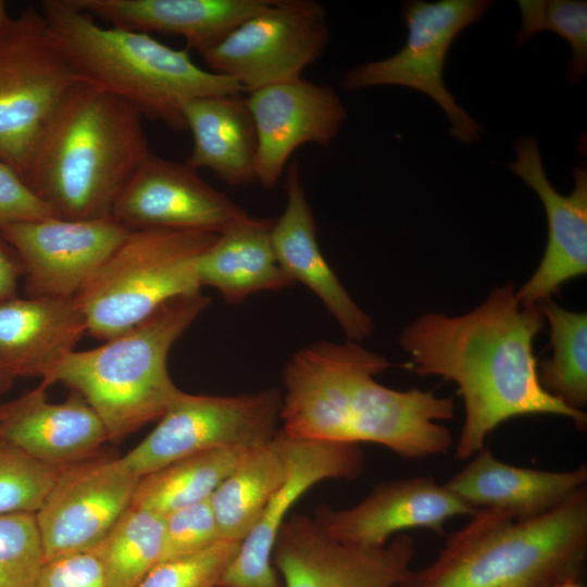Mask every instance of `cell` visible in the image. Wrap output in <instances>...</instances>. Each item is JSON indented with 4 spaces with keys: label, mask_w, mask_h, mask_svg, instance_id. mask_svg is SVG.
I'll return each mask as SVG.
<instances>
[{
    "label": "cell",
    "mask_w": 587,
    "mask_h": 587,
    "mask_svg": "<svg viewBox=\"0 0 587 587\" xmlns=\"http://www.w3.org/2000/svg\"><path fill=\"white\" fill-rule=\"evenodd\" d=\"M545 321L539 304L522 305L509 283L463 315L425 313L402 330L400 346L414 372L454 382L463 397L457 460L476 454L495 428L517 416H563L586 429L587 414L569 408L539 383L534 340Z\"/></svg>",
    "instance_id": "obj_1"
},
{
    "label": "cell",
    "mask_w": 587,
    "mask_h": 587,
    "mask_svg": "<svg viewBox=\"0 0 587 587\" xmlns=\"http://www.w3.org/2000/svg\"><path fill=\"white\" fill-rule=\"evenodd\" d=\"M390 364L359 342L317 341L284 370L280 430L300 439L384 446L404 459L446 453L452 436L451 398L432 390H396L374 378Z\"/></svg>",
    "instance_id": "obj_2"
},
{
    "label": "cell",
    "mask_w": 587,
    "mask_h": 587,
    "mask_svg": "<svg viewBox=\"0 0 587 587\" xmlns=\"http://www.w3.org/2000/svg\"><path fill=\"white\" fill-rule=\"evenodd\" d=\"M143 116L128 102L80 82L42 134L24 176L58 217H112L114 203L151 152Z\"/></svg>",
    "instance_id": "obj_3"
},
{
    "label": "cell",
    "mask_w": 587,
    "mask_h": 587,
    "mask_svg": "<svg viewBox=\"0 0 587 587\" xmlns=\"http://www.w3.org/2000/svg\"><path fill=\"white\" fill-rule=\"evenodd\" d=\"M38 9L50 40L83 82L172 129H186L183 108L189 100L243 91L234 78L197 65L187 48L174 49L150 34L101 26L71 0H43Z\"/></svg>",
    "instance_id": "obj_4"
},
{
    "label": "cell",
    "mask_w": 587,
    "mask_h": 587,
    "mask_svg": "<svg viewBox=\"0 0 587 587\" xmlns=\"http://www.w3.org/2000/svg\"><path fill=\"white\" fill-rule=\"evenodd\" d=\"M587 558V486L554 509L516 520L479 509L434 562L399 587H554L579 579Z\"/></svg>",
    "instance_id": "obj_5"
},
{
    "label": "cell",
    "mask_w": 587,
    "mask_h": 587,
    "mask_svg": "<svg viewBox=\"0 0 587 587\" xmlns=\"http://www.w3.org/2000/svg\"><path fill=\"white\" fill-rule=\"evenodd\" d=\"M210 302L201 292L172 299L103 345L73 350L41 384L72 388L101 419L109 440L122 439L159 421L180 394L168 373V353Z\"/></svg>",
    "instance_id": "obj_6"
},
{
    "label": "cell",
    "mask_w": 587,
    "mask_h": 587,
    "mask_svg": "<svg viewBox=\"0 0 587 587\" xmlns=\"http://www.w3.org/2000/svg\"><path fill=\"white\" fill-rule=\"evenodd\" d=\"M216 238L197 230H132L74 297L87 333L109 340L165 302L200 292L198 260Z\"/></svg>",
    "instance_id": "obj_7"
},
{
    "label": "cell",
    "mask_w": 587,
    "mask_h": 587,
    "mask_svg": "<svg viewBox=\"0 0 587 587\" xmlns=\"http://www.w3.org/2000/svg\"><path fill=\"white\" fill-rule=\"evenodd\" d=\"M80 82L39 9L10 17L0 34V160L23 179L42 134Z\"/></svg>",
    "instance_id": "obj_8"
},
{
    "label": "cell",
    "mask_w": 587,
    "mask_h": 587,
    "mask_svg": "<svg viewBox=\"0 0 587 587\" xmlns=\"http://www.w3.org/2000/svg\"><path fill=\"white\" fill-rule=\"evenodd\" d=\"M492 1H408L401 11L408 29L403 48L396 54L353 66L340 85L354 91L375 86H403L432 98L446 113L450 134L463 143L480 139L482 127L457 104L444 82L447 53L454 38L480 20Z\"/></svg>",
    "instance_id": "obj_9"
},
{
    "label": "cell",
    "mask_w": 587,
    "mask_h": 587,
    "mask_svg": "<svg viewBox=\"0 0 587 587\" xmlns=\"http://www.w3.org/2000/svg\"><path fill=\"white\" fill-rule=\"evenodd\" d=\"M282 394L274 388L237 396L180 391L158 425L124 457L142 477L178 459L220 448H252L279 432Z\"/></svg>",
    "instance_id": "obj_10"
},
{
    "label": "cell",
    "mask_w": 587,
    "mask_h": 587,
    "mask_svg": "<svg viewBox=\"0 0 587 587\" xmlns=\"http://www.w3.org/2000/svg\"><path fill=\"white\" fill-rule=\"evenodd\" d=\"M329 25L314 0H273L200 55L212 72L253 90L301 78L324 53Z\"/></svg>",
    "instance_id": "obj_11"
},
{
    "label": "cell",
    "mask_w": 587,
    "mask_h": 587,
    "mask_svg": "<svg viewBox=\"0 0 587 587\" xmlns=\"http://www.w3.org/2000/svg\"><path fill=\"white\" fill-rule=\"evenodd\" d=\"M414 554L400 534L383 546H357L328 536L308 515L288 516L278 530L272 561L283 587H399Z\"/></svg>",
    "instance_id": "obj_12"
},
{
    "label": "cell",
    "mask_w": 587,
    "mask_h": 587,
    "mask_svg": "<svg viewBox=\"0 0 587 587\" xmlns=\"http://www.w3.org/2000/svg\"><path fill=\"white\" fill-rule=\"evenodd\" d=\"M139 479L121 458L61 467L35 513L45 563L90 552L130 507Z\"/></svg>",
    "instance_id": "obj_13"
},
{
    "label": "cell",
    "mask_w": 587,
    "mask_h": 587,
    "mask_svg": "<svg viewBox=\"0 0 587 587\" xmlns=\"http://www.w3.org/2000/svg\"><path fill=\"white\" fill-rule=\"evenodd\" d=\"M132 229L113 217H51L0 227L18 255L27 297L74 298Z\"/></svg>",
    "instance_id": "obj_14"
},
{
    "label": "cell",
    "mask_w": 587,
    "mask_h": 587,
    "mask_svg": "<svg viewBox=\"0 0 587 587\" xmlns=\"http://www.w3.org/2000/svg\"><path fill=\"white\" fill-rule=\"evenodd\" d=\"M125 227L222 234L249 214L186 162L150 152L117 197L111 215Z\"/></svg>",
    "instance_id": "obj_15"
},
{
    "label": "cell",
    "mask_w": 587,
    "mask_h": 587,
    "mask_svg": "<svg viewBox=\"0 0 587 587\" xmlns=\"http://www.w3.org/2000/svg\"><path fill=\"white\" fill-rule=\"evenodd\" d=\"M280 433L287 476L241 541L217 587H283L272 553L290 509L315 484L325 479H355L362 473L364 454L360 445L292 438Z\"/></svg>",
    "instance_id": "obj_16"
},
{
    "label": "cell",
    "mask_w": 587,
    "mask_h": 587,
    "mask_svg": "<svg viewBox=\"0 0 587 587\" xmlns=\"http://www.w3.org/2000/svg\"><path fill=\"white\" fill-rule=\"evenodd\" d=\"M246 102L258 140L257 182L265 189L278 183L298 148L328 146L347 117L330 86L303 77L253 90Z\"/></svg>",
    "instance_id": "obj_17"
},
{
    "label": "cell",
    "mask_w": 587,
    "mask_h": 587,
    "mask_svg": "<svg viewBox=\"0 0 587 587\" xmlns=\"http://www.w3.org/2000/svg\"><path fill=\"white\" fill-rule=\"evenodd\" d=\"M513 148L516 159L509 170L537 193L548 224L542 259L516 291L522 305H532L551 298L564 283L587 272V170L585 163L573 170L574 188L565 196L550 183L534 136L519 137Z\"/></svg>",
    "instance_id": "obj_18"
},
{
    "label": "cell",
    "mask_w": 587,
    "mask_h": 587,
    "mask_svg": "<svg viewBox=\"0 0 587 587\" xmlns=\"http://www.w3.org/2000/svg\"><path fill=\"white\" fill-rule=\"evenodd\" d=\"M475 511L434 477L415 476L380 483L348 509L319 505L314 520L340 542L383 546L395 534L412 528L444 534L449 519Z\"/></svg>",
    "instance_id": "obj_19"
},
{
    "label": "cell",
    "mask_w": 587,
    "mask_h": 587,
    "mask_svg": "<svg viewBox=\"0 0 587 587\" xmlns=\"http://www.w3.org/2000/svg\"><path fill=\"white\" fill-rule=\"evenodd\" d=\"M285 192V209L272 227V243L280 266L294 284H303L321 300L347 340L362 341L373 332L372 319L351 298L321 251L316 221L297 160L286 167Z\"/></svg>",
    "instance_id": "obj_20"
},
{
    "label": "cell",
    "mask_w": 587,
    "mask_h": 587,
    "mask_svg": "<svg viewBox=\"0 0 587 587\" xmlns=\"http://www.w3.org/2000/svg\"><path fill=\"white\" fill-rule=\"evenodd\" d=\"M47 386L10 401L0 420V437L35 460L64 467L91 457L109 440L107 429L87 401L77 392L61 403L47 397Z\"/></svg>",
    "instance_id": "obj_21"
},
{
    "label": "cell",
    "mask_w": 587,
    "mask_h": 587,
    "mask_svg": "<svg viewBox=\"0 0 587 587\" xmlns=\"http://www.w3.org/2000/svg\"><path fill=\"white\" fill-rule=\"evenodd\" d=\"M109 26L183 37L187 49L209 50L273 0H71Z\"/></svg>",
    "instance_id": "obj_22"
},
{
    "label": "cell",
    "mask_w": 587,
    "mask_h": 587,
    "mask_svg": "<svg viewBox=\"0 0 587 587\" xmlns=\"http://www.w3.org/2000/svg\"><path fill=\"white\" fill-rule=\"evenodd\" d=\"M445 486L476 510L496 509L516 520L541 515L587 486L586 465L571 471H542L515 466L497 459L488 448Z\"/></svg>",
    "instance_id": "obj_23"
},
{
    "label": "cell",
    "mask_w": 587,
    "mask_h": 587,
    "mask_svg": "<svg viewBox=\"0 0 587 587\" xmlns=\"http://www.w3.org/2000/svg\"><path fill=\"white\" fill-rule=\"evenodd\" d=\"M87 333L75 298L0 301V363L15 377L42 378Z\"/></svg>",
    "instance_id": "obj_24"
},
{
    "label": "cell",
    "mask_w": 587,
    "mask_h": 587,
    "mask_svg": "<svg viewBox=\"0 0 587 587\" xmlns=\"http://www.w3.org/2000/svg\"><path fill=\"white\" fill-rule=\"evenodd\" d=\"M183 115L192 135L188 165L208 168L234 187L257 182L258 140L246 99L238 95L196 98L185 103Z\"/></svg>",
    "instance_id": "obj_25"
},
{
    "label": "cell",
    "mask_w": 587,
    "mask_h": 587,
    "mask_svg": "<svg viewBox=\"0 0 587 587\" xmlns=\"http://www.w3.org/2000/svg\"><path fill=\"white\" fill-rule=\"evenodd\" d=\"M273 223L274 220L249 215L217 235L198 260L200 286L216 289L230 304L240 303L260 291L291 287L294 282L274 251Z\"/></svg>",
    "instance_id": "obj_26"
},
{
    "label": "cell",
    "mask_w": 587,
    "mask_h": 587,
    "mask_svg": "<svg viewBox=\"0 0 587 587\" xmlns=\"http://www.w3.org/2000/svg\"><path fill=\"white\" fill-rule=\"evenodd\" d=\"M287 470L280 429L270 441L249 449L210 498L221 539L241 542L249 535Z\"/></svg>",
    "instance_id": "obj_27"
},
{
    "label": "cell",
    "mask_w": 587,
    "mask_h": 587,
    "mask_svg": "<svg viewBox=\"0 0 587 587\" xmlns=\"http://www.w3.org/2000/svg\"><path fill=\"white\" fill-rule=\"evenodd\" d=\"M249 449L220 448L178 459L140 477L130 505L166 515L205 501Z\"/></svg>",
    "instance_id": "obj_28"
},
{
    "label": "cell",
    "mask_w": 587,
    "mask_h": 587,
    "mask_svg": "<svg viewBox=\"0 0 587 587\" xmlns=\"http://www.w3.org/2000/svg\"><path fill=\"white\" fill-rule=\"evenodd\" d=\"M163 536V515L130 505L89 553L108 587H138L162 561Z\"/></svg>",
    "instance_id": "obj_29"
},
{
    "label": "cell",
    "mask_w": 587,
    "mask_h": 587,
    "mask_svg": "<svg viewBox=\"0 0 587 587\" xmlns=\"http://www.w3.org/2000/svg\"><path fill=\"white\" fill-rule=\"evenodd\" d=\"M550 327L552 357L537 363L542 388L569 408L587 403V314L569 311L551 300L539 303Z\"/></svg>",
    "instance_id": "obj_30"
},
{
    "label": "cell",
    "mask_w": 587,
    "mask_h": 587,
    "mask_svg": "<svg viewBox=\"0 0 587 587\" xmlns=\"http://www.w3.org/2000/svg\"><path fill=\"white\" fill-rule=\"evenodd\" d=\"M519 46L535 34L549 30L565 39L572 48L567 79L578 83L587 72V2L584 0H520Z\"/></svg>",
    "instance_id": "obj_31"
},
{
    "label": "cell",
    "mask_w": 587,
    "mask_h": 587,
    "mask_svg": "<svg viewBox=\"0 0 587 587\" xmlns=\"http://www.w3.org/2000/svg\"><path fill=\"white\" fill-rule=\"evenodd\" d=\"M59 472L0 437V515L36 513Z\"/></svg>",
    "instance_id": "obj_32"
},
{
    "label": "cell",
    "mask_w": 587,
    "mask_h": 587,
    "mask_svg": "<svg viewBox=\"0 0 587 587\" xmlns=\"http://www.w3.org/2000/svg\"><path fill=\"white\" fill-rule=\"evenodd\" d=\"M43 564L35 513L0 515V587H35Z\"/></svg>",
    "instance_id": "obj_33"
},
{
    "label": "cell",
    "mask_w": 587,
    "mask_h": 587,
    "mask_svg": "<svg viewBox=\"0 0 587 587\" xmlns=\"http://www.w3.org/2000/svg\"><path fill=\"white\" fill-rule=\"evenodd\" d=\"M240 544L221 539L201 551L162 561L138 587H217Z\"/></svg>",
    "instance_id": "obj_34"
},
{
    "label": "cell",
    "mask_w": 587,
    "mask_h": 587,
    "mask_svg": "<svg viewBox=\"0 0 587 587\" xmlns=\"http://www.w3.org/2000/svg\"><path fill=\"white\" fill-rule=\"evenodd\" d=\"M163 516L162 561L201 551L221 540L210 499Z\"/></svg>",
    "instance_id": "obj_35"
},
{
    "label": "cell",
    "mask_w": 587,
    "mask_h": 587,
    "mask_svg": "<svg viewBox=\"0 0 587 587\" xmlns=\"http://www.w3.org/2000/svg\"><path fill=\"white\" fill-rule=\"evenodd\" d=\"M58 217L28 187L22 176L0 160V227Z\"/></svg>",
    "instance_id": "obj_36"
},
{
    "label": "cell",
    "mask_w": 587,
    "mask_h": 587,
    "mask_svg": "<svg viewBox=\"0 0 587 587\" xmlns=\"http://www.w3.org/2000/svg\"><path fill=\"white\" fill-rule=\"evenodd\" d=\"M35 587H108L93 554L79 553L43 564Z\"/></svg>",
    "instance_id": "obj_37"
},
{
    "label": "cell",
    "mask_w": 587,
    "mask_h": 587,
    "mask_svg": "<svg viewBox=\"0 0 587 587\" xmlns=\"http://www.w3.org/2000/svg\"><path fill=\"white\" fill-rule=\"evenodd\" d=\"M23 274L18 255L0 233V301L17 297V283Z\"/></svg>",
    "instance_id": "obj_38"
},
{
    "label": "cell",
    "mask_w": 587,
    "mask_h": 587,
    "mask_svg": "<svg viewBox=\"0 0 587 587\" xmlns=\"http://www.w3.org/2000/svg\"><path fill=\"white\" fill-rule=\"evenodd\" d=\"M15 378L16 377L0 363V396L13 386Z\"/></svg>",
    "instance_id": "obj_39"
},
{
    "label": "cell",
    "mask_w": 587,
    "mask_h": 587,
    "mask_svg": "<svg viewBox=\"0 0 587 587\" xmlns=\"http://www.w3.org/2000/svg\"><path fill=\"white\" fill-rule=\"evenodd\" d=\"M10 15L8 13L7 3L3 0H0V34L5 27L7 23L10 20Z\"/></svg>",
    "instance_id": "obj_40"
},
{
    "label": "cell",
    "mask_w": 587,
    "mask_h": 587,
    "mask_svg": "<svg viewBox=\"0 0 587 587\" xmlns=\"http://www.w3.org/2000/svg\"><path fill=\"white\" fill-rule=\"evenodd\" d=\"M554 587H584V586L580 584L579 579L571 578L555 585Z\"/></svg>",
    "instance_id": "obj_41"
},
{
    "label": "cell",
    "mask_w": 587,
    "mask_h": 587,
    "mask_svg": "<svg viewBox=\"0 0 587 587\" xmlns=\"http://www.w3.org/2000/svg\"><path fill=\"white\" fill-rule=\"evenodd\" d=\"M10 409V402L1 403L0 402V420H2L5 414L9 412Z\"/></svg>",
    "instance_id": "obj_42"
}]
</instances>
